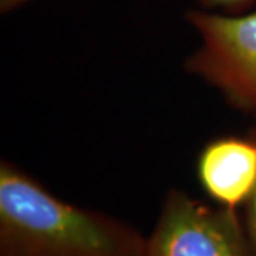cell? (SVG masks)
Returning <instances> with one entry per match:
<instances>
[{
    "instance_id": "obj_6",
    "label": "cell",
    "mask_w": 256,
    "mask_h": 256,
    "mask_svg": "<svg viewBox=\"0 0 256 256\" xmlns=\"http://www.w3.org/2000/svg\"><path fill=\"white\" fill-rule=\"evenodd\" d=\"M244 208H245L244 228L246 234L248 244L250 248L252 256H256V188L249 196L246 204L244 205Z\"/></svg>"
},
{
    "instance_id": "obj_5",
    "label": "cell",
    "mask_w": 256,
    "mask_h": 256,
    "mask_svg": "<svg viewBox=\"0 0 256 256\" xmlns=\"http://www.w3.org/2000/svg\"><path fill=\"white\" fill-rule=\"evenodd\" d=\"M198 8L220 13H244L255 0H196Z\"/></svg>"
},
{
    "instance_id": "obj_7",
    "label": "cell",
    "mask_w": 256,
    "mask_h": 256,
    "mask_svg": "<svg viewBox=\"0 0 256 256\" xmlns=\"http://www.w3.org/2000/svg\"><path fill=\"white\" fill-rule=\"evenodd\" d=\"M38 0H0V13L2 14H9L14 10L22 9L28 4H32Z\"/></svg>"
},
{
    "instance_id": "obj_8",
    "label": "cell",
    "mask_w": 256,
    "mask_h": 256,
    "mask_svg": "<svg viewBox=\"0 0 256 256\" xmlns=\"http://www.w3.org/2000/svg\"><path fill=\"white\" fill-rule=\"evenodd\" d=\"M249 134H250V136H254V137H256V126L249 131Z\"/></svg>"
},
{
    "instance_id": "obj_1",
    "label": "cell",
    "mask_w": 256,
    "mask_h": 256,
    "mask_svg": "<svg viewBox=\"0 0 256 256\" xmlns=\"http://www.w3.org/2000/svg\"><path fill=\"white\" fill-rule=\"evenodd\" d=\"M146 235L58 198L9 160L0 164V256H144Z\"/></svg>"
},
{
    "instance_id": "obj_4",
    "label": "cell",
    "mask_w": 256,
    "mask_h": 256,
    "mask_svg": "<svg viewBox=\"0 0 256 256\" xmlns=\"http://www.w3.org/2000/svg\"><path fill=\"white\" fill-rule=\"evenodd\" d=\"M196 178L216 205L238 210L256 188V137L210 140L196 160Z\"/></svg>"
},
{
    "instance_id": "obj_2",
    "label": "cell",
    "mask_w": 256,
    "mask_h": 256,
    "mask_svg": "<svg viewBox=\"0 0 256 256\" xmlns=\"http://www.w3.org/2000/svg\"><path fill=\"white\" fill-rule=\"evenodd\" d=\"M185 18L200 37L185 60L186 73L220 92L230 107L256 114V12L190 9Z\"/></svg>"
},
{
    "instance_id": "obj_3",
    "label": "cell",
    "mask_w": 256,
    "mask_h": 256,
    "mask_svg": "<svg viewBox=\"0 0 256 256\" xmlns=\"http://www.w3.org/2000/svg\"><path fill=\"white\" fill-rule=\"evenodd\" d=\"M144 256H252V252L236 210L210 205L172 188L146 235Z\"/></svg>"
}]
</instances>
